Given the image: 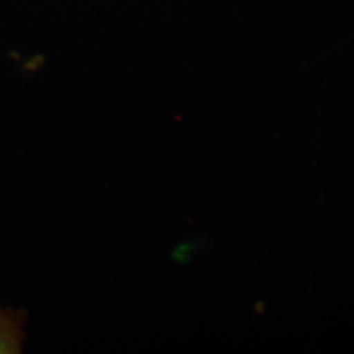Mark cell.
I'll return each instance as SVG.
<instances>
[{"label":"cell","instance_id":"cell-1","mask_svg":"<svg viewBox=\"0 0 354 354\" xmlns=\"http://www.w3.org/2000/svg\"><path fill=\"white\" fill-rule=\"evenodd\" d=\"M26 320L24 310L0 307V354L21 353Z\"/></svg>","mask_w":354,"mask_h":354}]
</instances>
